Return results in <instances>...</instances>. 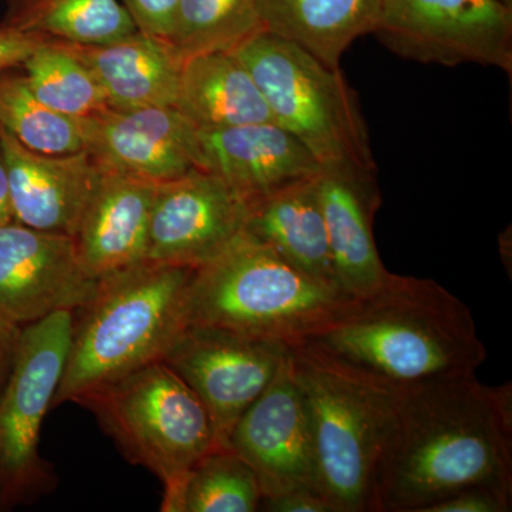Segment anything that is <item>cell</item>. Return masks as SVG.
I'll return each instance as SVG.
<instances>
[{
	"label": "cell",
	"mask_w": 512,
	"mask_h": 512,
	"mask_svg": "<svg viewBox=\"0 0 512 512\" xmlns=\"http://www.w3.org/2000/svg\"><path fill=\"white\" fill-rule=\"evenodd\" d=\"M156 188L151 181L104 168L74 235L83 264L97 279L146 261Z\"/></svg>",
	"instance_id": "ac0fdd59"
},
{
	"label": "cell",
	"mask_w": 512,
	"mask_h": 512,
	"mask_svg": "<svg viewBox=\"0 0 512 512\" xmlns=\"http://www.w3.org/2000/svg\"><path fill=\"white\" fill-rule=\"evenodd\" d=\"M45 37L28 35L0 25V73L22 66L36 47L46 42Z\"/></svg>",
	"instance_id": "4dcf8cb0"
},
{
	"label": "cell",
	"mask_w": 512,
	"mask_h": 512,
	"mask_svg": "<svg viewBox=\"0 0 512 512\" xmlns=\"http://www.w3.org/2000/svg\"><path fill=\"white\" fill-rule=\"evenodd\" d=\"M249 204L218 175L190 171L157 184L148 228V261L200 268L241 235Z\"/></svg>",
	"instance_id": "7c38bea8"
},
{
	"label": "cell",
	"mask_w": 512,
	"mask_h": 512,
	"mask_svg": "<svg viewBox=\"0 0 512 512\" xmlns=\"http://www.w3.org/2000/svg\"><path fill=\"white\" fill-rule=\"evenodd\" d=\"M512 507V488L476 485L464 488L424 512H507Z\"/></svg>",
	"instance_id": "83f0119b"
},
{
	"label": "cell",
	"mask_w": 512,
	"mask_h": 512,
	"mask_svg": "<svg viewBox=\"0 0 512 512\" xmlns=\"http://www.w3.org/2000/svg\"><path fill=\"white\" fill-rule=\"evenodd\" d=\"M261 32L258 0H180L167 42L185 62L205 53L232 52Z\"/></svg>",
	"instance_id": "cb8c5ba5"
},
{
	"label": "cell",
	"mask_w": 512,
	"mask_h": 512,
	"mask_svg": "<svg viewBox=\"0 0 512 512\" xmlns=\"http://www.w3.org/2000/svg\"><path fill=\"white\" fill-rule=\"evenodd\" d=\"M20 332H22V326L0 318V396L12 373L19 348Z\"/></svg>",
	"instance_id": "1f68e13d"
},
{
	"label": "cell",
	"mask_w": 512,
	"mask_h": 512,
	"mask_svg": "<svg viewBox=\"0 0 512 512\" xmlns=\"http://www.w3.org/2000/svg\"><path fill=\"white\" fill-rule=\"evenodd\" d=\"M227 448L254 470L262 498L301 488L320 491L308 416L289 349L272 382L235 424Z\"/></svg>",
	"instance_id": "4fadbf2b"
},
{
	"label": "cell",
	"mask_w": 512,
	"mask_h": 512,
	"mask_svg": "<svg viewBox=\"0 0 512 512\" xmlns=\"http://www.w3.org/2000/svg\"><path fill=\"white\" fill-rule=\"evenodd\" d=\"M262 497L247 461L231 448H215L188 471L170 512H254Z\"/></svg>",
	"instance_id": "4316f807"
},
{
	"label": "cell",
	"mask_w": 512,
	"mask_h": 512,
	"mask_svg": "<svg viewBox=\"0 0 512 512\" xmlns=\"http://www.w3.org/2000/svg\"><path fill=\"white\" fill-rule=\"evenodd\" d=\"M195 268L141 261L99 279L73 312L72 340L52 406L79 403L101 387L161 362L185 322Z\"/></svg>",
	"instance_id": "3957f363"
},
{
	"label": "cell",
	"mask_w": 512,
	"mask_h": 512,
	"mask_svg": "<svg viewBox=\"0 0 512 512\" xmlns=\"http://www.w3.org/2000/svg\"><path fill=\"white\" fill-rule=\"evenodd\" d=\"M204 170L249 202L322 171L311 151L276 123L200 130Z\"/></svg>",
	"instance_id": "2e32d148"
},
{
	"label": "cell",
	"mask_w": 512,
	"mask_h": 512,
	"mask_svg": "<svg viewBox=\"0 0 512 512\" xmlns=\"http://www.w3.org/2000/svg\"><path fill=\"white\" fill-rule=\"evenodd\" d=\"M289 346L212 326L187 325L161 362L197 394L227 448L235 424L272 382Z\"/></svg>",
	"instance_id": "30bf717a"
},
{
	"label": "cell",
	"mask_w": 512,
	"mask_h": 512,
	"mask_svg": "<svg viewBox=\"0 0 512 512\" xmlns=\"http://www.w3.org/2000/svg\"><path fill=\"white\" fill-rule=\"evenodd\" d=\"M505 3H510L512 5V0H504Z\"/></svg>",
	"instance_id": "836d02e7"
},
{
	"label": "cell",
	"mask_w": 512,
	"mask_h": 512,
	"mask_svg": "<svg viewBox=\"0 0 512 512\" xmlns=\"http://www.w3.org/2000/svg\"><path fill=\"white\" fill-rule=\"evenodd\" d=\"M13 222L12 204H10V190L8 170L0 153V225Z\"/></svg>",
	"instance_id": "d6a6232c"
},
{
	"label": "cell",
	"mask_w": 512,
	"mask_h": 512,
	"mask_svg": "<svg viewBox=\"0 0 512 512\" xmlns=\"http://www.w3.org/2000/svg\"><path fill=\"white\" fill-rule=\"evenodd\" d=\"M316 187L339 289L352 298L366 295L390 274L373 235V218L382 204L376 175L322 170Z\"/></svg>",
	"instance_id": "e0dca14e"
},
{
	"label": "cell",
	"mask_w": 512,
	"mask_h": 512,
	"mask_svg": "<svg viewBox=\"0 0 512 512\" xmlns=\"http://www.w3.org/2000/svg\"><path fill=\"white\" fill-rule=\"evenodd\" d=\"M79 404L99 417L128 460L163 483L164 512H170L188 471L222 448L204 404L163 362L141 367Z\"/></svg>",
	"instance_id": "52a82bcc"
},
{
	"label": "cell",
	"mask_w": 512,
	"mask_h": 512,
	"mask_svg": "<svg viewBox=\"0 0 512 512\" xmlns=\"http://www.w3.org/2000/svg\"><path fill=\"white\" fill-rule=\"evenodd\" d=\"M136 23L138 32L167 40L180 0H120Z\"/></svg>",
	"instance_id": "f1b7e54d"
},
{
	"label": "cell",
	"mask_w": 512,
	"mask_h": 512,
	"mask_svg": "<svg viewBox=\"0 0 512 512\" xmlns=\"http://www.w3.org/2000/svg\"><path fill=\"white\" fill-rule=\"evenodd\" d=\"M231 53L247 67L275 123L298 138L322 170L376 175L369 131L340 67L268 32Z\"/></svg>",
	"instance_id": "8992f818"
},
{
	"label": "cell",
	"mask_w": 512,
	"mask_h": 512,
	"mask_svg": "<svg viewBox=\"0 0 512 512\" xmlns=\"http://www.w3.org/2000/svg\"><path fill=\"white\" fill-rule=\"evenodd\" d=\"M0 25L74 45H103L138 32L120 0H6Z\"/></svg>",
	"instance_id": "603a6c76"
},
{
	"label": "cell",
	"mask_w": 512,
	"mask_h": 512,
	"mask_svg": "<svg viewBox=\"0 0 512 512\" xmlns=\"http://www.w3.org/2000/svg\"><path fill=\"white\" fill-rule=\"evenodd\" d=\"M373 35L414 62L512 72V5L504 0H379Z\"/></svg>",
	"instance_id": "9c48e42d"
},
{
	"label": "cell",
	"mask_w": 512,
	"mask_h": 512,
	"mask_svg": "<svg viewBox=\"0 0 512 512\" xmlns=\"http://www.w3.org/2000/svg\"><path fill=\"white\" fill-rule=\"evenodd\" d=\"M63 43L94 74L110 109L175 107L184 62L167 40L137 32L103 45Z\"/></svg>",
	"instance_id": "d6986e66"
},
{
	"label": "cell",
	"mask_w": 512,
	"mask_h": 512,
	"mask_svg": "<svg viewBox=\"0 0 512 512\" xmlns=\"http://www.w3.org/2000/svg\"><path fill=\"white\" fill-rule=\"evenodd\" d=\"M86 141L104 168L151 183L204 170L200 130L175 107L107 109L86 119Z\"/></svg>",
	"instance_id": "5bb4252c"
},
{
	"label": "cell",
	"mask_w": 512,
	"mask_h": 512,
	"mask_svg": "<svg viewBox=\"0 0 512 512\" xmlns=\"http://www.w3.org/2000/svg\"><path fill=\"white\" fill-rule=\"evenodd\" d=\"M299 345L396 390L476 376L487 359L464 302L433 279L392 272Z\"/></svg>",
	"instance_id": "7a4b0ae2"
},
{
	"label": "cell",
	"mask_w": 512,
	"mask_h": 512,
	"mask_svg": "<svg viewBox=\"0 0 512 512\" xmlns=\"http://www.w3.org/2000/svg\"><path fill=\"white\" fill-rule=\"evenodd\" d=\"M352 299L313 281L244 231L217 258L195 268L185 322L292 346Z\"/></svg>",
	"instance_id": "277c9868"
},
{
	"label": "cell",
	"mask_w": 512,
	"mask_h": 512,
	"mask_svg": "<svg viewBox=\"0 0 512 512\" xmlns=\"http://www.w3.org/2000/svg\"><path fill=\"white\" fill-rule=\"evenodd\" d=\"M0 153L8 170L13 221L74 237L103 165L87 150L66 156L36 153L2 128Z\"/></svg>",
	"instance_id": "9a60e30c"
},
{
	"label": "cell",
	"mask_w": 512,
	"mask_h": 512,
	"mask_svg": "<svg viewBox=\"0 0 512 512\" xmlns=\"http://www.w3.org/2000/svg\"><path fill=\"white\" fill-rule=\"evenodd\" d=\"M73 312L60 311L22 326L19 348L0 396V503H19L49 490L39 454L40 430L62 382Z\"/></svg>",
	"instance_id": "ba28073f"
},
{
	"label": "cell",
	"mask_w": 512,
	"mask_h": 512,
	"mask_svg": "<svg viewBox=\"0 0 512 512\" xmlns=\"http://www.w3.org/2000/svg\"><path fill=\"white\" fill-rule=\"evenodd\" d=\"M289 355L308 416L320 493L335 512H372L397 390L299 343L289 346Z\"/></svg>",
	"instance_id": "5b68a950"
},
{
	"label": "cell",
	"mask_w": 512,
	"mask_h": 512,
	"mask_svg": "<svg viewBox=\"0 0 512 512\" xmlns=\"http://www.w3.org/2000/svg\"><path fill=\"white\" fill-rule=\"evenodd\" d=\"M20 67L37 99L57 113L89 119L110 109L94 74L62 40H46Z\"/></svg>",
	"instance_id": "484cf974"
},
{
	"label": "cell",
	"mask_w": 512,
	"mask_h": 512,
	"mask_svg": "<svg viewBox=\"0 0 512 512\" xmlns=\"http://www.w3.org/2000/svg\"><path fill=\"white\" fill-rule=\"evenodd\" d=\"M175 109L198 130L275 123L247 67L231 52L185 60Z\"/></svg>",
	"instance_id": "44dd1931"
},
{
	"label": "cell",
	"mask_w": 512,
	"mask_h": 512,
	"mask_svg": "<svg viewBox=\"0 0 512 512\" xmlns=\"http://www.w3.org/2000/svg\"><path fill=\"white\" fill-rule=\"evenodd\" d=\"M259 510L269 512H335L328 498L313 488L262 498Z\"/></svg>",
	"instance_id": "f546056e"
},
{
	"label": "cell",
	"mask_w": 512,
	"mask_h": 512,
	"mask_svg": "<svg viewBox=\"0 0 512 512\" xmlns=\"http://www.w3.org/2000/svg\"><path fill=\"white\" fill-rule=\"evenodd\" d=\"M97 285L74 237L15 221L0 225V318L25 326L56 312L79 311Z\"/></svg>",
	"instance_id": "8fae6325"
},
{
	"label": "cell",
	"mask_w": 512,
	"mask_h": 512,
	"mask_svg": "<svg viewBox=\"0 0 512 512\" xmlns=\"http://www.w3.org/2000/svg\"><path fill=\"white\" fill-rule=\"evenodd\" d=\"M476 485L512 488V386L476 376L397 390L372 512H424Z\"/></svg>",
	"instance_id": "6da1fadb"
},
{
	"label": "cell",
	"mask_w": 512,
	"mask_h": 512,
	"mask_svg": "<svg viewBox=\"0 0 512 512\" xmlns=\"http://www.w3.org/2000/svg\"><path fill=\"white\" fill-rule=\"evenodd\" d=\"M258 9L265 32L339 69L357 37L375 30L379 0H258Z\"/></svg>",
	"instance_id": "7402d4cb"
},
{
	"label": "cell",
	"mask_w": 512,
	"mask_h": 512,
	"mask_svg": "<svg viewBox=\"0 0 512 512\" xmlns=\"http://www.w3.org/2000/svg\"><path fill=\"white\" fill-rule=\"evenodd\" d=\"M0 128L23 147L47 156L87 150L86 119H74L45 106L25 74L0 73Z\"/></svg>",
	"instance_id": "d4e9b609"
},
{
	"label": "cell",
	"mask_w": 512,
	"mask_h": 512,
	"mask_svg": "<svg viewBox=\"0 0 512 512\" xmlns=\"http://www.w3.org/2000/svg\"><path fill=\"white\" fill-rule=\"evenodd\" d=\"M318 175L249 202L244 231L313 281L340 291L316 187Z\"/></svg>",
	"instance_id": "ffe728a7"
}]
</instances>
